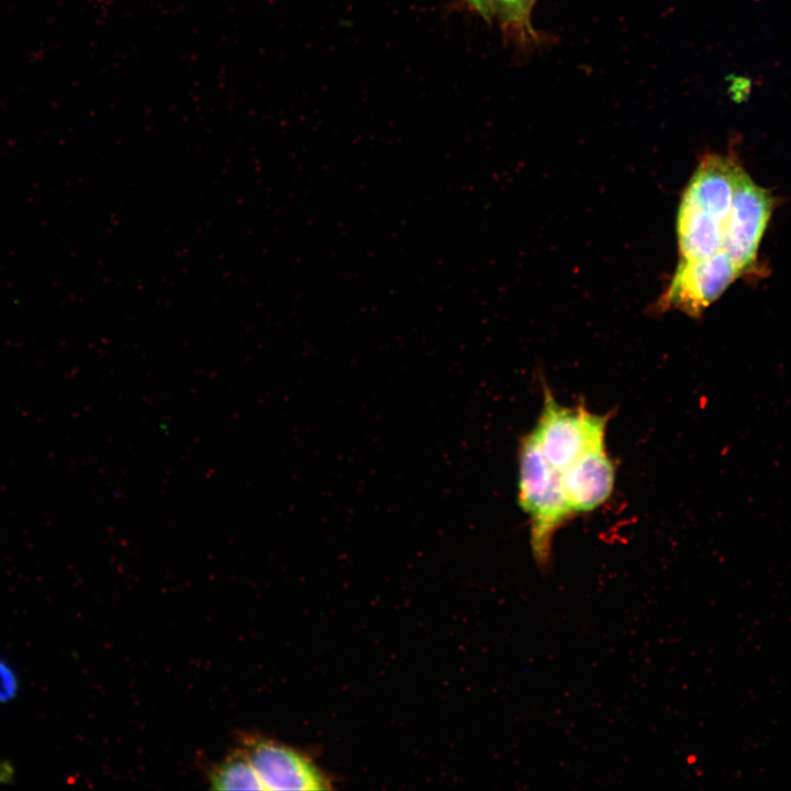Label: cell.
Here are the masks:
<instances>
[{
  "instance_id": "11",
  "label": "cell",
  "mask_w": 791,
  "mask_h": 791,
  "mask_svg": "<svg viewBox=\"0 0 791 791\" xmlns=\"http://www.w3.org/2000/svg\"><path fill=\"white\" fill-rule=\"evenodd\" d=\"M477 11H479L484 18L489 16L490 9L492 5L491 0H467Z\"/></svg>"
},
{
  "instance_id": "8",
  "label": "cell",
  "mask_w": 791,
  "mask_h": 791,
  "mask_svg": "<svg viewBox=\"0 0 791 791\" xmlns=\"http://www.w3.org/2000/svg\"><path fill=\"white\" fill-rule=\"evenodd\" d=\"M725 223L681 200L677 218L680 258L697 260L721 252Z\"/></svg>"
},
{
  "instance_id": "7",
  "label": "cell",
  "mask_w": 791,
  "mask_h": 791,
  "mask_svg": "<svg viewBox=\"0 0 791 791\" xmlns=\"http://www.w3.org/2000/svg\"><path fill=\"white\" fill-rule=\"evenodd\" d=\"M742 169L736 159L729 156L711 154L703 157L682 200L725 223Z\"/></svg>"
},
{
  "instance_id": "1",
  "label": "cell",
  "mask_w": 791,
  "mask_h": 791,
  "mask_svg": "<svg viewBox=\"0 0 791 791\" xmlns=\"http://www.w3.org/2000/svg\"><path fill=\"white\" fill-rule=\"evenodd\" d=\"M517 500L531 519L530 543L535 562L539 570L547 571L554 535L575 513L565 495L560 470L546 459L532 433L520 444Z\"/></svg>"
},
{
  "instance_id": "2",
  "label": "cell",
  "mask_w": 791,
  "mask_h": 791,
  "mask_svg": "<svg viewBox=\"0 0 791 791\" xmlns=\"http://www.w3.org/2000/svg\"><path fill=\"white\" fill-rule=\"evenodd\" d=\"M608 421V415L589 412L583 405H560L546 389L532 434L546 459L561 471L586 452L605 446Z\"/></svg>"
},
{
  "instance_id": "9",
  "label": "cell",
  "mask_w": 791,
  "mask_h": 791,
  "mask_svg": "<svg viewBox=\"0 0 791 791\" xmlns=\"http://www.w3.org/2000/svg\"><path fill=\"white\" fill-rule=\"evenodd\" d=\"M213 790H266L243 748L233 750L210 772Z\"/></svg>"
},
{
  "instance_id": "10",
  "label": "cell",
  "mask_w": 791,
  "mask_h": 791,
  "mask_svg": "<svg viewBox=\"0 0 791 791\" xmlns=\"http://www.w3.org/2000/svg\"><path fill=\"white\" fill-rule=\"evenodd\" d=\"M491 2L511 26L530 29V11L535 0H491Z\"/></svg>"
},
{
  "instance_id": "4",
  "label": "cell",
  "mask_w": 791,
  "mask_h": 791,
  "mask_svg": "<svg viewBox=\"0 0 791 791\" xmlns=\"http://www.w3.org/2000/svg\"><path fill=\"white\" fill-rule=\"evenodd\" d=\"M739 276L735 263L723 250L703 259H680L659 308H675L698 317Z\"/></svg>"
},
{
  "instance_id": "6",
  "label": "cell",
  "mask_w": 791,
  "mask_h": 791,
  "mask_svg": "<svg viewBox=\"0 0 791 791\" xmlns=\"http://www.w3.org/2000/svg\"><path fill=\"white\" fill-rule=\"evenodd\" d=\"M565 495L573 513L590 512L611 495L615 467L605 446L590 449L560 471Z\"/></svg>"
},
{
  "instance_id": "5",
  "label": "cell",
  "mask_w": 791,
  "mask_h": 791,
  "mask_svg": "<svg viewBox=\"0 0 791 791\" xmlns=\"http://www.w3.org/2000/svg\"><path fill=\"white\" fill-rule=\"evenodd\" d=\"M243 749L266 790H325L327 777L309 757L278 742L247 736Z\"/></svg>"
},
{
  "instance_id": "3",
  "label": "cell",
  "mask_w": 791,
  "mask_h": 791,
  "mask_svg": "<svg viewBox=\"0 0 791 791\" xmlns=\"http://www.w3.org/2000/svg\"><path fill=\"white\" fill-rule=\"evenodd\" d=\"M772 205V197L742 169L725 223L722 247V250L731 256L740 275L747 272L756 263L757 249Z\"/></svg>"
}]
</instances>
